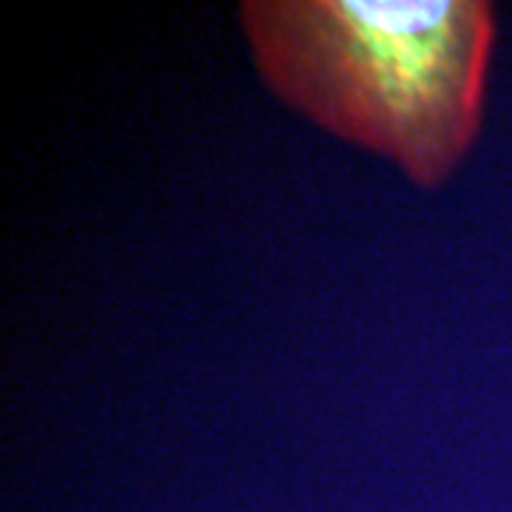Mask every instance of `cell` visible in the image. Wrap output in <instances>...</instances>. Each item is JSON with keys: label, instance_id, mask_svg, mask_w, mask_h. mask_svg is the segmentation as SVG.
<instances>
[{"label": "cell", "instance_id": "6da1fadb", "mask_svg": "<svg viewBox=\"0 0 512 512\" xmlns=\"http://www.w3.org/2000/svg\"><path fill=\"white\" fill-rule=\"evenodd\" d=\"M239 20L265 83L421 188L476 140L495 9L484 0H245Z\"/></svg>", "mask_w": 512, "mask_h": 512}]
</instances>
